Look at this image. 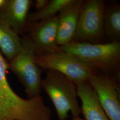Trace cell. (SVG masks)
Returning a JSON list of instances; mask_svg holds the SVG:
<instances>
[{
	"instance_id": "cell-3",
	"label": "cell",
	"mask_w": 120,
	"mask_h": 120,
	"mask_svg": "<svg viewBox=\"0 0 120 120\" xmlns=\"http://www.w3.org/2000/svg\"><path fill=\"white\" fill-rule=\"evenodd\" d=\"M34 54L30 41L25 36L22 39L21 51L9 63V69L24 86L28 99L40 95L42 89V69L36 63Z\"/></svg>"
},
{
	"instance_id": "cell-1",
	"label": "cell",
	"mask_w": 120,
	"mask_h": 120,
	"mask_svg": "<svg viewBox=\"0 0 120 120\" xmlns=\"http://www.w3.org/2000/svg\"><path fill=\"white\" fill-rule=\"evenodd\" d=\"M60 49L97 72L110 75L120 74V42L91 44L72 41L60 46Z\"/></svg>"
},
{
	"instance_id": "cell-12",
	"label": "cell",
	"mask_w": 120,
	"mask_h": 120,
	"mask_svg": "<svg viewBox=\"0 0 120 120\" xmlns=\"http://www.w3.org/2000/svg\"><path fill=\"white\" fill-rule=\"evenodd\" d=\"M22 48V39L0 18V48L10 61L17 56Z\"/></svg>"
},
{
	"instance_id": "cell-14",
	"label": "cell",
	"mask_w": 120,
	"mask_h": 120,
	"mask_svg": "<svg viewBox=\"0 0 120 120\" xmlns=\"http://www.w3.org/2000/svg\"><path fill=\"white\" fill-rule=\"evenodd\" d=\"M72 0H51L47 5L39 11L29 14L27 24L32 23L49 19L56 16Z\"/></svg>"
},
{
	"instance_id": "cell-6",
	"label": "cell",
	"mask_w": 120,
	"mask_h": 120,
	"mask_svg": "<svg viewBox=\"0 0 120 120\" xmlns=\"http://www.w3.org/2000/svg\"><path fill=\"white\" fill-rule=\"evenodd\" d=\"M119 74L110 75L97 71L87 81L111 120H120Z\"/></svg>"
},
{
	"instance_id": "cell-5",
	"label": "cell",
	"mask_w": 120,
	"mask_h": 120,
	"mask_svg": "<svg viewBox=\"0 0 120 120\" xmlns=\"http://www.w3.org/2000/svg\"><path fill=\"white\" fill-rule=\"evenodd\" d=\"M39 68L45 70H53L64 75L76 85L88 81L97 72L73 56L63 52L33 55Z\"/></svg>"
},
{
	"instance_id": "cell-2",
	"label": "cell",
	"mask_w": 120,
	"mask_h": 120,
	"mask_svg": "<svg viewBox=\"0 0 120 120\" xmlns=\"http://www.w3.org/2000/svg\"><path fill=\"white\" fill-rule=\"evenodd\" d=\"M42 89L53 103L58 120H66L70 112L73 116L82 113L77 85L64 75L53 70L47 71L42 81Z\"/></svg>"
},
{
	"instance_id": "cell-17",
	"label": "cell",
	"mask_w": 120,
	"mask_h": 120,
	"mask_svg": "<svg viewBox=\"0 0 120 120\" xmlns=\"http://www.w3.org/2000/svg\"><path fill=\"white\" fill-rule=\"evenodd\" d=\"M6 0H0V9H2L6 3Z\"/></svg>"
},
{
	"instance_id": "cell-15",
	"label": "cell",
	"mask_w": 120,
	"mask_h": 120,
	"mask_svg": "<svg viewBox=\"0 0 120 120\" xmlns=\"http://www.w3.org/2000/svg\"><path fill=\"white\" fill-rule=\"evenodd\" d=\"M49 0H36L35 1V7L37 11H39L44 9L48 4Z\"/></svg>"
},
{
	"instance_id": "cell-11",
	"label": "cell",
	"mask_w": 120,
	"mask_h": 120,
	"mask_svg": "<svg viewBox=\"0 0 120 120\" xmlns=\"http://www.w3.org/2000/svg\"><path fill=\"white\" fill-rule=\"evenodd\" d=\"M77 96L82 101L81 111L85 120H111L99 103L94 91L88 81L77 85Z\"/></svg>"
},
{
	"instance_id": "cell-13",
	"label": "cell",
	"mask_w": 120,
	"mask_h": 120,
	"mask_svg": "<svg viewBox=\"0 0 120 120\" xmlns=\"http://www.w3.org/2000/svg\"><path fill=\"white\" fill-rule=\"evenodd\" d=\"M104 27L109 42H120V5L114 3L105 7Z\"/></svg>"
},
{
	"instance_id": "cell-4",
	"label": "cell",
	"mask_w": 120,
	"mask_h": 120,
	"mask_svg": "<svg viewBox=\"0 0 120 120\" xmlns=\"http://www.w3.org/2000/svg\"><path fill=\"white\" fill-rule=\"evenodd\" d=\"M105 7V1L103 0H85L72 41L104 43L105 36L104 21Z\"/></svg>"
},
{
	"instance_id": "cell-16",
	"label": "cell",
	"mask_w": 120,
	"mask_h": 120,
	"mask_svg": "<svg viewBox=\"0 0 120 120\" xmlns=\"http://www.w3.org/2000/svg\"><path fill=\"white\" fill-rule=\"evenodd\" d=\"M72 120H85L84 119L81 117L80 116H73Z\"/></svg>"
},
{
	"instance_id": "cell-7",
	"label": "cell",
	"mask_w": 120,
	"mask_h": 120,
	"mask_svg": "<svg viewBox=\"0 0 120 120\" xmlns=\"http://www.w3.org/2000/svg\"><path fill=\"white\" fill-rule=\"evenodd\" d=\"M26 37L31 44L34 55L60 51L57 44V15L49 19L27 24Z\"/></svg>"
},
{
	"instance_id": "cell-8",
	"label": "cell",
	"mask_w": 120,
	"mask_h": 120,
	"mask_svg": "<svg viewBox=\"0 0 120 120\" xmlns=\"http://www.w3.org/2000/svg\"><path fill=\"white\" fill-rule=\"evenodd\" d=\"M85 1L84 0H72L59 13L57 44L60 47L73 41Z\"/></svg>"
},
{
	"instance_id": "cell-10",
	"label": "cell",
	"mask_w": 120,
	"mask_h": 120,
	"mask_svg": "<svg viewBox=\"0 0 120 120\" xmlns=\"http://www.w3.org/2000/svg\"><path fill=\"white\" fill-rule=\"evenodd\" d=\"M9 63L0 53V117L12 115L22 107L23 99L13 90L6 77Z\"/></svg>"
},
{
	"instance_id": "cell-9",
	"label": "cell",
	"mask_w": 120,
	"mask_h": 120,
	"mask_svg": "<svg viewBox=\"0 0 120 120\" xmlns=\"http://www.w3.org/2000/svg\"><path fill=\"white\" fill-rule=\"evenodd\" d=\"M32 3L30 0H6L0 9V18L19 35L23 34L26 32Z\"/></svg>"
}]
</instances>
